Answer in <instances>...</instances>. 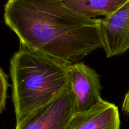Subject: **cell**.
I'll return each instance as SVG.
<instances>
[{
	"instance_id": "cell-1",
	"label": "cell",
	"mask_w": 129,
	"mask_h": 129,
	"mask_svg": "<svg viewBox=\"0 0 129 129\" xmlns=\"http://www.w3.org/2000/svg\"><path fill=\"white\" fill-rule=\"evenodd\" d=\"M4 19L20 44L69 65L103 48L101 19L79 16L60 0H8Z\"/></svg>"
},
{
	"instance_id": "cell-2",
	"label": "cell",
	"mask_w": 129,
	"mask_h": 129,
	"mask_svg": "<svg viewBox=\"0 0 129 129\" xmlns=\"http://www.w3.org/2000/svg\"><path fill=\"white\" fill-rule=\"evenodd\" d=\"M68 65L20 44L10 60L16 123L52 101L69 86Z\"/></svg>"
},
{
	"instance_id": "cell-3",
	"label": "cell",
	"mask_w": 129,
	"mask_h": 129,
	"mask_svg": "<svg viewBox=\"0 0 129 129\" xmlns=\"http://www.w3.org/2000/svg\"><path fill=\"white\" fill-rule=\"evenodd\" d=\"M75 114L74 94L69 85L52 101L16 123L15 129H68Z\"/></svg>"
},
{
	"instance_id": "cell-4",
	"label": "cell",
	"mask_w": 129,
	"mask_h": 129,
	"mask_svg": "<svg viewBox=\"0 0 129 129\" xmlns=\"http://www.w3.org/2000/svg\"><path fill=\"white\" fill-rule=\"evenodd\" d=\"M69 85L73 90L76 113H83L102 100V87L100 75L83 62H76L68 66Z\"/></svg>"
},
{
	"instance_id": "cell-5",
	"label": "cell",
	"mask_w": 129,
	"mask_h": 129,
	"mask_svg": "<svg viewBox=\"0 0 129 129\" xmlns=\"http://www.w3.org/2000/svg\"><path fill=\"white\" fill-rule=\"evenodd\" d=\"M100 30L107 57L122 55L129 50V0L112 15L101 19Z\"/></svg>"
},
{
	"instance_id": "cell-6",
	"label": "cell",
	"mask_w": 129,
	"mask_h": 129,
	"mask_svg": "<svg viewBox=\"0 0 129 129\" xmlns=\"http://www.w3.org/2000/svg\"><path fill=\"white\" fill-rule=\"evenodd\" d=\"M68 129H120L118 107L102 100L89 111L76 113Z\"/></svg>"
},
{
	"instance_id": "cell-7",
	"label": "cell",
	"mask_w": 129,
	"mask_h": 129,
	"mask_svg": "<svg viewBox=\"0 0 129 129\" xmlns=\"http://www.w3.org/2000/svg\"><path fill=\"white\" fill-rule=\"evenodd\" d=\"M63 5L79 16L96 19L115 12L126 0H60Z\"/></svg>"
},
{
	"instance_id": "cell-8",
	"label": "cell",
	"mask_w": 129,
	"mask_h": 129,
	"mask_svg": "<svg viewBox=\"0 0 129 129\" xmlns=\"http://www.w3.org/2000/svg\"><path fill=\"white\" fill-rule=\"evenodd\" d=\"M9 87L8 76L0 67V113L6 108L7 91Z\"/></svg>"
},
{
	"instance_id": "cell-9",
	"label": "cell",
	"mask_w": 129,
	"mask_h": 129,
	"mask_svg": "<svg viewBox=\"0 0 129 129\" xmlns=\"http://www.w3.org/2000/svg\"><path fill=\"white\" fill-rule=\"evenodd\" d=\"M122 110L125 114L129 115V90L126 93L124 99H123Z\"/></svg>"
}]
</instances>
